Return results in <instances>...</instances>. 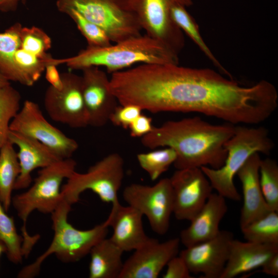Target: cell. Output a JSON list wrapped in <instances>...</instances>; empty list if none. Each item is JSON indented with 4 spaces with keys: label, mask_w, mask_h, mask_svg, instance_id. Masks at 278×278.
Listing matches in <instances>:
<instances>
[{
    "label": "cell",
    "mask_w": 278,
    "mask_h": 278,
    "mask_svg": "<svg viewBox=\"0 0 278 278\" xmlns=\"http://www.w3.org/2000/svg\"><path fill=\"white\" fill-rule=\"evenodd\" d=\"M3 253H6V248L5 246L0 242V256Z\"/></svg>",
    "instance_id": "40"
},
{
    "label": "cell",
    "mask_w": 278,
    "mask_h": 278,
    "mask_svg": "<svg viewBox=\"0 0 278 278\" xmlns=\"http://www.w3.org/2000/svg\"><path fill=\"white\" fill-rule=\"evenodd\" d=\"M247 241L278 245V214L271 211L241 228Z\"/></svg>",
    "instance_id": "26"
},
{
    "label": "cell",
    "mask_w": 278,
    "mask_h": 278,
    "mask_svg": "<svg viewBox=\"0 0 278 278\" xmlns=\"http://www.w3.org/2000/svg\"><path fill=\"white\" fill-rule=\"evenodd\" d=\"M146 93L155 113L197 112L233 125L259 124L278 105L277 90L267 80L247 86L212 69L173 63L154 68Z\"/></svg>",
    "instance_id": "1"
},
{
    "label": "cell",
    "mask_w": 278,
    "mask_h": 278,
    "mask_svg": "<svg viewBox=\"0 0 278 278\" xmlns=\"http://www.w3.org/2000/svg\"><path fill=\"white\" fill-rule=\"evenodd\" d=\"M153 127L152 118L142 113L130 125L128 129L131 136L142 137L150 132Z\"/></svg>",
    "instance_id": "35"
},
{
    "label": "cell",
    "mask_w": 278,
    "mask_h": 278,
    "mask_svg": "<svg viewBox=\"0 0 278 278\" xmlns=\"http://www.w3.org/2000/svg\"><path fill=\"white\" fill-rule=\"evenodd\" d=\"M260 160L259 153H253L236 173L241 183L243 194L239 221L240 228L273 211L267 205L260 186Z\"/></svg>",
    "instance_id": "17"
},
{
    "label": "cell",
    "mask_w": 278,
    "mask_h": 278,
    "mask_svg": "<svg viewBox=\"0 0 278 278\" xmlns=\"http://www.w3.org/2000/svg\"><path fill=\"white\" fill-rule=\"evenodd\" d=\"M276 253L278 245L242 242L234 238L220 278H233L261 267Z\"/></svg>",
    "instance_id": "21"
},
{
    "label": "cell",
    "mask_w": 278,
    "mask_h": 278,
    "mask_svg": "<svg viewBox=\"0 0 278 278\" xmlns=\"http://www.w3.org/2000/svg\"><path fill=\"white\" fill-rule=\"evenodd\" d=\"M262 271L265 274L278 276V253L270 257L261 267Z\"/></svg>",
    "instance_id": "37"
},
{
    "label": "cell",
    "mask_w": 278,
    "mask_h": 278,
    "mask_svg": "<svg viewBox=\"0 0 278 278\" xmlns=\"http://www.w3.org/2000/svg\"><path fill=\"white\" fill-rule=\"evenodd\" d=\"M176 219L190 221L202 208L213 187L200 168L177 169L169 178Z\"/></svg>",
    "instance_id": "13"
},
{
    "label": "cell",
    "mask_w": 278,
    "mask_h": 278,
    "mask_svg": "<svg viewBox=\"0 0 278 278\" xmlns=\"http://www.w3.org/2000/svg\"><path fill=\"white\" fill-rule=\"evenodd\" d=\"M71 206L62 199L51 213L53 240L47 250L33 263L24 267L19 272L20 278H31L37 275L44 260L55 254L63 263L76 262L84 257L97 242L106 237L108 227L104 222L92 229L79 230L67 220Z\"/></svg>",
    "instance_id": "4"
},
{
    "label": "cell",
    "mask_w": 278,
    "mask_h": 278,
    "mask_svg": "<svg viewBox=\"0 0 278 278\" xmlns=\"http://www.w3.org/2000/svg\"><path fill=\"white\" fill-rule=\"evenodd\" d=\"M75 23L78 29L87 41L89 47H103L111 45V41L106 32L95 24L88 21L74 9H67L63 12Z\"/></svg>",
    "instance_id": "31"
},
{
    "label": "cell",
    "mask_w": 278,
    "mask_h": 278,
    "mask_svg": "<svg viewBox=\"0 0 278 278\" xmlns=\"http://www.w3.org/2000/svg\"><path fill=\"white\" fill-rule=\"evenodd\" d=\"M82 71V93L89 126L103 127L118 106V101L109 87L110 79L97 66L86 67Z\"/></svg>",
    "instance_id": "16"
},
{
    "label": "cell",
    "mask_w": 278,
    "mask_h": 278,
    "mask_svg": "<svg viewBox=\"0 0 278 278\" xmlns=\"http://www.w3.org/2000/svg\"><path fill=\"white\" fill-rule=\"evenodd\" d=\"M20 173L17 152L8 140L0 151V200L6 212L12 204V193Z\"/></svg>",
    "instance_id": "23"
},
{
    "label": "cell",
    "mask_w": 278,
    "mask_h": 278,
    "mask_svg": "<svg viewBox=\"0 0 278 278\" xmlns=\"http://www.w3.org/2000/svg\"><path fill=\"white\" fill-rule=\"evenodd\" d=\"M27 0H0V12H9L15 11L20 3L25 4Z\"/></svg>",
    "instance_id": "38"
},
{
    "label": "cell",
    "mask_w": 278,
    "mask_h": 278,
    "mask_svg": "<svg viewBox=\"0 0 278 278\" xmlns=\"http://www.w3.org/2000/svg\"><path fill=\"white\" fill-rule=\"evenodd\" d=\"M6 212L0 200V242L6 248L8 259L18 264L22 263L24 257L23 239L17 232L14 219Z\"/></svg>",
    "instance_id": "27"
},
{
    "label": "cell",
    "mask_w": 278,
    "mask_h": 278,
    "mask_svg": "<svg viewBox=\"0 0 278 278\" xmlns=\"http://www.w3.org/2000/svg\"><path fill=\"white\" fill-rule=\"evenodd\" d=\"M234 236L220 230L212 239L185 247L179 256L190 273H201L205 278H220L229 258Z\"/></svg>",
    "instance_id": "14"
},
{
    "label": "cell",
    "mask_w": 278,
    "mask_h": 278,
    "mask_svg": "<svg viewBox=\"0 0 278 278\" xmlns=\"http://www.w3.org/2000/svg\"><path fill=\"white\" fill-rule=\"evenodd\" d=\"M58 10L74 9L117 43L141 34L142 27L128 0H57Z\"/></svg>",
    "instance_id": "7"
},
{
    "label": "cell",
    "mask_w": 278,
    "mask_h": 278,
    "mask_svg": "<svg viewBox=\"0 0 278 278\" xmlns=\"http://www.w3.org/2000/svg\"><path fill=\"white\" fill-rule=\"evenodd\" d=\"M124 177V161L117 153H110L91 166L85 173L74 172L61 187L62 198L71 205L78 202L86 190L106 203L119 202L118 192Z\"/></svg>",
    "instance_id": "8"
},
{
    "label": "cell",
    "mask_w": 278,
    "mask_h": 278,
    "mask_svg": "<svg viewBox=\"0 0 278 278\" xmlns=\"http://www.w3.org/2000/svg\"><path fill=\"white\" fill-rule=\"evenodd\" d=\"M227 155L223 165L218 169L208 166L200 168L217 193L233 201H240L241 195L234 183V177L247 159L253 153L269 154L274 144L268 131L263 127L235 126L233 136L225 143Z\"/></svg>",
    "instance_id": "6"
},
{
    "label": "cell",
    "mask_w": 278,
    "mask_h": 278,
    "mask_svg": "<svg viewBox=\"0 0 278 278\" xmlns=\"http://www.w3.org/2000/svg\"><path fill=\"white\" fill-rule=\"evenodd\" d=\"M123 196L128 205L147 218L153 232L160 235L167 232L174 206L169 178L162 179L152 186L131 184L124 188Z\"/></svg>",
    "instance_id": "10"
},
{
    "label": "cell",
    "mask_w": 278,
    "mask_h": 278,
    "mask_svg": "<svg viewBox=\"0 0 278 278\" xmlns=\"http://www.w3.org/2000/svg\"><path fill=\"white\" fill-rule=\"evenodd\" d=\"M128 2L146 34L179 55L185 40L183 31L171 18L170 10L176 3L189 7L193 4V1L128 0Z\"/></svg>",
    "instance_id": "9"
},
{
    "label": "cell",
    "mask_w": 278,
    "mask_h": 278,
    "mask_svg": "<svg viewBox=\"0 0 278 278\" xmlns=\"http://www.w3.org/2000/svg\"><path fill=\"white\" fill-rule=\"evenodd\" d=\"M170 13L176 24L195 43L215 66L229 77L232 78L230 73L221 64L204 41L198 24L187 12L186 7L181 4L176 3L171 8Z\"/></svg>",
    "instance_id": "25"
},
{
    "label": "cell",
    "mask_w": 278,
    "mask_h": 278,
    "mask_svg": "<svg viewBox=\"0 0 278 278\" xmlns=\"http://www.w3.org/2000/svg\"><path fill=\"white\" fill-rule=\"evenodd\" d=\"M142 109L132 104L117 106L111 114L109 121L114 125L128 129L134 120L142 114Z\"/></svg>",
    "instance_id": "33"
},
{
    "label": "cell",
    "mask_w": 278,
    "mask_h": 278,
    "mask_svg": "<svg viewBox=\"0 0 278 278\" xmlns=\"http://www.w3.org/2000/svg\"><path fill=\"white\" fill-rule=\"evenodd\" d=\"M124 252L110 238L106 237L99 241L89 253V277L119 278L124 265Z\"/></svg>",
    "instance_id": "22"
},
{
    "label": "cell",
    "mask_w": 278,
    "mask_h": 278,
    "mask_svg": "<svg viewBox=\"0 0 278 278\" xmlns=\"http://www.w3.org/2000/svg\"><path fill=\"white\" fill-rule=\"evenodd\" d=\"M57 66L65 64L71 70L103 66L107 72L123 71L135 64H178V55L158 40L140 34L103 47L88 46L76 55L55 60Z\"/></svg>",
    "instance_id": "3"
},
{
    "label": "cell",
    "mask_w": 278,
    "mask_h": 278,
    "mask_svg": "<svg viewBox=\"0 0 278 278\" xmlns=\"http://www.w3.org/2000/svg\"><path fill=\"white\" fill-rule=\"evenodd\" d=\"M259 183L264 199L271 211L278 212V165L275 160H260Z\"/></svg>",
    "instance_id": "30"
},
{
    "label": "cell",
    "mask_w": 278,
    "mask_h": 278,
    "mask_svg": "<svg viewBox=\"0 0 278 278\" xmlns=\"http://www.w3.org/2000/svg\"><path fill=\"white\" fill-rule=\"evenodd\" d=\"M143 215L134 207L120 204L112 205L111 212L103 222L113 229L111 240L124 252L134 250L150 238L145 233Z\"/></svg>",
    "instance_id": "18"
},
{
    "label": "cell",
    "mask_w": 278,
    "mask_h": 278,
    "mask_svg": "<svg viewBox=\"0 0 278 278\" xmlns=\"http://www.w3.org/2000/svg\"><path fill=\"white\" fill-rule=\"evenodd\" d=\"M21 99L10 84L0 88V151L8 140L10 123L20 109Z\"/></svg>",
    "instance_id": "28"
},
{
    "label": "cell",
    "mask_w": 278,
    "mask_h": 278,
    "mask_svg": "<svg viewBox=\"0 0 278 278\" xmlns=\"http://www.w3.org/2000/svg\"><path fill=\"white\" fill-rule=\"evenodd\" d=\"M180 243L179 238L160 242L150 237L124 263L119 278L158 277L168 262L177 255Z\"/></svg>",
    "instance_id": "15"
},
{
    "label": "cell",
    "mask_w": 278,
    "mask_h": 278,
    "mask_svg": "<svg viewBox=\"0 0 278 278\" xmlns=\"http://www.w3.org/2000/svg\"><path fill=\"white\" fill-rule=\"evenodd\" d=\"M8 140L19 149L17 155L20 173L14 185L15 190L25 189L30 185L31 173L34 169L47 167L61 160L38 141L10 130Z\"/></svg>",
    "instance_id": "20"
},
{
    "label": "cell",
    "mask_w": 278,
    "mask_h": 278,
    "mask_svg": "<svg viewBox=\"0 0 278 278\" xmlns=\"http://www.w3.org/2000/svg\"><path fill=\"white\" fill-rule=\"evenodd\" d=\"M227 211L225 198L212 193L201 210L190 220V225L181 231L180 242L188 247L216 236Z\"/></svg>",
    "instance_id": "19"
},
{
    "label": "cell",
    "mask_w": 278,
    "mask_h": 278,
    "mask_svg": "<svg viewBox=\"0 0 278 278\" xmlns=\"http://www.w3.org/2000/svg\"><path fill=\"white\" fill-rule=\"evenodd\" d=\"M76 162L72 158L61 159L41 168L33 184L26 191L15 195L12 204L22 220L23 249L27 256L38 241L39 235L30 236L27 231L26 222L34 211L51 214L62 200L61 185L75 171Z\"/></svg>",
    "instance_id": "5"
},
{
    "label": "cell",
    "mask_w": 278,
    "mask_h": 278,
    "mask_svg": "<svg viewBox=\"0 0 278 278\" xmlns=\"http://www.w3.org/2000/svg\"><path fill=\"white\" fill-rule=\"evenodd\" d=\"M21 47L41 58L52 56L47 51L51 48L50 37L41 28L23 27L21 32Z\"/></svg>",
    "instance_id": "32"
},
{
    "label": "cell",
    "mask_w": 278,
    "mask_h": 278,
    "mask_svg": "<svg viewBox=\"0 0 278 278\" xmlns=\"http://www.w3.org/2000/svg\"><path fill=\"white\" fill-rule=\"evenodd\" d=\"M10 84L9 81L0 72V88Z\"/></svg>",
    "instance_id": "39"
},
{
    "label": "cell",
    "mask_w": 278,
    "mask_h": 278,
    "mask_svg": "<svg viewBox=\"0 0 278 278\" xmlns=\"http://www.w3.org/2000/svg\"><path fill=\"white\" fill-rule=\"evenodd\" d=\"M22 25L16 23L0 33V72L9 81L19 82L14 56L21 47Z\"/></svg>",
    "instance_id": "24"
},
{
    "label": "cell",
    "mask_w": 278,
    "mask_h": 278,
    "mask_svg": "<svg viewBox=\"0 0 278 278\" xmlns=\"http://www.w3.org/2000/svg\"><path fill=\"white\" fill-rule=\"evenodd\" d=\"M56 66L54 64H49L46 67L45 78L50 86L56 89H60L62 88L63 83L61 73H59Z\"/></svg>",
    "instance_id": "36"
},
{
    "label": "cell",
    "mask_w": 278,
    "mask_h": 278,
    "mask_svg": "<svg viewBox=\"0 0 278 278\" xmlns=\"http://www.w3.org/2000/svg\"><path fill=\"white\" fill-rule=\"evenodd\" d=\"M9 130L38 141L61 159L72 158L79 147L75 140L50 124L31 100L24 101L10 121Z\"/></svg>",
    "instance_id": "11"
},
{
    "label": "cell",
    "mask_w": 278,
    "mask_h": 278,
    "mask_svg": "<svg viewBox=\"0 0 278 278\" xmlns=\"http://www.w3.org/2000/svg\"><path fill=\"white\" fill-rule=\"evenodd\" d=\"M235 129V125H213L195 116L154 126L141 137V143L151 149H173L177 155L173 163L177 169L208 166L218 169L224 163L227 155L224 145Z\"/></svg>",
    "instance_id": "2"
},
{
    "label": "cell",
    "mask_w": 278,
    "mask_h": 278,
    "mask_svg": "<svg viewBox=\"0 0 278 278\" xmlns=\"http://www.w3.org/2000/svg\"><path fill=\"white\" fill-rule=\"evenodd\" d=\"M164 278H190V272L184 260L179 255L172 257L166 265Z\"/></svg>",
    "instance_id": "34"
},
{
    "label": "cell",
    "mask_w": 278,
    "mask_h": 278,
    "mask_svg": "<svg viewBox=\"0 0 278 278\" xmlns=\"http://www.w3.org/2000/svg\"><path fill=\"white\" fill-rule=\"evenodd\" d=\"M62 88L49 86L44 98V107L54 121L74 128L89 126L88 116L84 102L82 77L71 72L61 73Z\"/></svg>",
    "instance_id": "12"
},
{
    "label": "cell",
    "mask_w": 278,
    "mask_h": 278,
    "mask_svg": "<svg viewBox=\"0 0 278 278\" xmlns=\"http://www.w3.org/2000/svg\"><path fill=\"white\" fill-rule=\"evenodd\" d=\"M176 153L169 147L138 153L137 160L140 166L148 174L152 181L156 180L176 159Z\"/></svg>",
    "instance_id": "29"
}]
</instances>
